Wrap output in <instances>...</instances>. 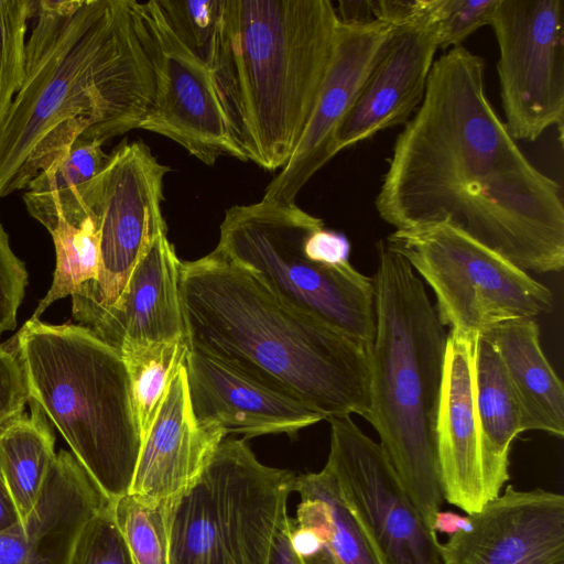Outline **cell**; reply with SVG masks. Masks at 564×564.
Returning <instances> with one entry per match:
<instances>
[{
	"instance_id": "cell-19",
	"label": "cell",
	"mask_w": 564,
	"mask_h": 564,
	"mask_svg": "<svg viewBox=\"0 0 564 564\" xmlns=\"http://www.w3.org/2000/svg\"><path fill=\"white\" fill-rule=\"evenodd\" d=\"M226 436L196 421L184 364L142 440L129 492L158 502L176 496L200 475Z\"/></svg>"
},
{
	"instance_id": "cell-7",
	"label": "cell",
	"mask_w": 564,
	"mask_h": 564,
	"mask_svg": "<svg viewBox=\"0 0 564 564\" xmlns=\"http://www.w3.org/2000/svg\"><path fill=\"white\" fill-rule=\"evenodd\" d=\"M296 475L224 438L200 475L163 501L170 564H269Z\"/></svg>"
},
{
	"instance_id": "cell-27",
	"label": "cell",
	"mask_w": 564,
	"mask_h": 564,
	"mask_svg": "<svg viewBox=\"0 0 564 564\" xmlns=\"http://www.w3.org/2000/svg\"><path fill=\"white\" fill-rule=\"evenodd\" d=\"M185 339L167 343H138L119 351L124 360L141 440L148 433L169 384L184 366L188 352Z\"/></svg>"
},
{
	"instance_id": "cell-31",
	"label": "cell",
	"mask_w": 564,
	"mask_h": 564,
	"mask_svg": "<svg viewBox=\"0 0 564 564\" xmlns=\"http://www.w3.org/2000/svg\"><path fill=\"white\" fill-rule=\"evenodd\" d=\"M499 0H413L411 17L429 23L438 48H453L489 25Z\"/></svg>"
},
{
	"instance_id": "cell-36",
	"label": "cell",
	"mask_w": 564,
	"mask_h": 564,
	"mask_svg": "<svg viewBox=\"0 0 564 564\" xmlns=\"http://www.w3.org/2000/svg\"><path fill=\"white\" fill-rule=\"evenodd\" d=\"M304 251L313 260L328 265L349 264L350 243L338 231L319 226L312 230L304 241Z\"/></svg>"
},
{
	"instance_id": "cell-12",
	"label": "cell",
	"mask_w": 564,
	"mask_h": 564,
	"mask_svg": "<svg viewBox=\"0 0 564 564\" xmlns=\"http://www.w3.org/2000/svg\"><path fill=\"white\" fill-rule=\"evenodd\" d=\"M326 467L382 564H444L436 532L425 523L380 443L350 416L327 420Z\"/></svg>"
},
{
	"instance_id": "cell-9",
	"label": "cell",
	"mask_w": 564,
	"mask_h": 564,
	"mask_svg": "<svg viewBox=\"0 0 564 564\" xmlns=\"http://www.w3.org/2000/svg\"><path fill=\"white\" fill-rule=\"evenodd\" d=\"M386 241L431 286L442 324L465 339L552 306L545 285L449 224L395 229Z\"/></svg>"
},
{
	"instance_id": "cell-3",
	"label": "cell",
	"mask_w": 564,
	"mask_h": 564,
	"mask_svg": "<svg viewBox=\"0 0 564 564\" xmlns=\"http://www.w3.org/2000/svg\"><path fill=\"white\" fill-rule=\"evenodd\" d=\"M181 297L189 348L238 368L324 420L366 416L368 351L281 301L217 248L182 262Z\"/></svg>"
},
{
	"instance_id": "cell-23",
	"label": "cell",
	"mask_w": 564,
	"mask_h": 564,
	"mask_svg": "<svg viewBox=\"0 0 564 564\" xmlns=\"http://www.w3.org/2000/svg\"><path fill=\"white\" fill-rule=\"evenodd\" d=\"M482 480L487 500L500 495L509 479V453L523 432L521 411L494 346L478 336L474 368Z\"/></svg>"
},
{
	"instance_id": "cell-10",
	"label": "cell",
	"mask_w": 564,
	"mask_h": 564,
	"mask_svg": "<svg viewBox=\"0 0 564 564\" xmlns=\"http://www.w3.org/2000/svg\"><path fill=\"white\" fill-rule=\"evenodd\" d=\"M161 164L141 140L122 142L98 176L93 216L99 235L97 278L72 295L73 317L90 328L119 300L145 250L166 232Z\"/></svg>"
},
{
	"instance_id": "cell-6",
	"label": "cell",
	"mask_w": 564,
	"mask_h": 564,
	"mask_svg": "<svg viewBox=\"0 0 564 564\" xmlns=\"http://www.w3.org/2000/svg\"><path fill=\"white\" fill-rule=\"evenodd\" d=\"M14 338L30 399L109 501L127 495L142 440L120 351L82 325L32 318Z\"/></svg>"
},
{
	"instance_id": "cell-1",
	"label": "cell",
	"mask_w": 564,
	"mask_h": 564,
	"mask_svg": "<svg viewBox=\"0 0 564 564\" xmlns=\"http://www.w3.org/2000/svg\"><path fill=\"white\" fill-rule=\"evenodd\" d=\"M375 206L395 229L449 224L525 272L564 265L562 188L518 147L487 98L482 57L462 45L434 61Z\"/></svg>"
},
{
	"instance_id": "cell-14",
	"label": "cell",
	"mask_w": 564,
	"mask_h": 564,
	"mask_svg": "<svg viewBox=\"0 0 564 564\" xmlns=\"http://www.w3.org/2000/svg\"><path fill=\"white\" fill-rule=\"evenodd\" d=\"M393 30L392 24L380 21L362 25L340 22L311 117L291 158L267 186L263 199L294 203L306 183L334 158L332 145L335 134Z\"/></svg>"
},
{
	"instance_id": "cell-28",
	"label": "cell",
	"mask_w": 564,
	"mask_h": 564,
	"mask_svg": "<svg viewBox=\"0 0 564 564\" xmlns=\"http://www.w3.org/2000/svg\"><path fill=\"white\" fill-rule=\"evenodd\" d=\"M50 234L56 251L53 283L32 315L39 319L53 302L75 294L94 281L99 269V235L91 215L79 223L59 221Z\"/></svg>"
},
{
	"instance_id": "cell-18",
	"label": "cell",
	"mask_w": 564,
	"mask_h": 564,
	"mask_svg": "<svg viewBox=\"0 0 564 564\" xmlns=\"http://www.w3.org/2000/svg\"><path fill=\"white\" fill-rule=\"evenodd\" d=\"M476 340L452 333L447 336L436 423L443 498L467 514L478 512L488 501L482 480L475 404Z\"/></svg>"
},
{
	"instance_id": "cell-41",
	"label": "cell",
	"mask_w": 564,
	"mask_h": 564,
	"mask_svg": "<svg viewBox=\"0 0 564 564\" xmlns=\"http://www.w3.org/2000/svg\"><path fill=\"white\" fill-rule=\"evenodd\" d=\"M20 520L0 473V531Z\"/></svg>"
},
{
	"instance_id": "cell-8",
	"label": "cell",
	"mask_w": 564,
	"mask_h": 564,
	"mask_svg": "<svg viewBox=\"0 0 564 564\" xmlns=\"http://www.w3.org/2000/svg\"><path fill=\"white\" fill-rule=\"evenodd\" d=\"M324 223L295 203L261 199L226 210L217 249L275 296L343 333L367 351L376 333L372 278L350 263L328 265L304 251Z\"/></svg>"
},
{
	"instance_id": "cell-17",
	"label": "cell",
	"mask_w": 564,
	"mask_h": 564,
	"mask_svg": "<svg viewBox=\"0 0 564 564\" xmlns=\"http://www.w3.org/2000/svg\"><path fill=\"white\" fill-rule=\"evenodd\" d=\"M437 50L435 32L425 21L411 17L394 26L386 48L335 134L333 156L411 119L423 101Z\"/></svg>"
},
{
	"instance_id": "cell-26",
	"label": "cell",
	"mask_w": 564,
	"mask_h": 564,
	"mask_svg": "<svg viewBox=\"0 0 564 564\" xmlns=\"http://www.w3.org/2000/svg\"><path fill=\"white\" fill-rule=\"evenodd\" d=\"M29 402L31 416L22 414L0 431V473L20 520L33 509L56 455L46 415Z\"/></svg>"
},
{
	"instance_id": "cell-24",
	"label": "cell",
	"mask_w": 564,
	"mask_h": 564,
	"mask_svg": "<svg viewBox=\"0 0 564 564\" xmlns=\"http://www.w3.org/2000/svg\"><path fill=\"white\" fill-rule=\"evenodd\" d=\"M108 160L101 143L76 141L28 184L23 200L29 214L47 230L59 221L79 223L88 217Z\"/></svg>"
},
{
	"instance_id": "cell-40",
	"label": "cell",
	"mask_w": 564,
	"mask_h": 564,
	"mask_svg": "<svg viewBox=\"0 0 564 564\" xmlns=\"http://www.w3.org/2000/svg\"><path fill=\"white\" fill-rule=\"evenodd\" d=\"M471 529V520L469 516H460L453 511H438L432 524L434 532H443L449 535L456 532H468Z\"/></svg>"
},
{
	"instance_id": "cell-13",
	"label": "cell",
	"mask_w": 564,
	"mask_h": 564,
	"mask_svg": "<svg viewBox=\"0 0 564 564\" xmlns=\"http://www.w3.org/2000/svg\"><path fill=\"white\" fill-rule=\"evenodd\" d=\"M151 55L155 87L140 129L164 135L206 165L219 156L241 160L208 66L174 34L158 0L134 1Z\"/></svg>"
},
{
	"instance_id": "cell-25",
	"label": "cell",
	"mask_w": 564,
	"mask_h": 564,
	"mask_svg": "<svg viewBox=\"0 0 564 564\" xmlns=\"http://www.w3.org/2000/svg\"><path fill=\"white\" fill-rule=\"evenodd\" d=\"M294 491L300 495L295 520L315 529L339 564H382L326 466L296 476Z\"/></svg>"
},
{
	"instance_id": "cell-2",
	"label": "cell",
	"mask_w": 564,
	"mask_h": 564,
	"mask_svg": "<svg viewBox=\"0 0 564 564\" xmlns=\"http://www.w3.org/2000/svg\"><path fill=\"white\" fill-rule=\"evenodd\" d=\"M32 19L24 80L0 124V198L76 141L140 129L154 96L134 0H35Z\"/></svg>"
},
{
	"instance_id": "cell-11",
	"label": "cell",
	"mask_w": 564,
	"mask_h": 564,
	"mask_svg": "<svg viewBox=\"0 0 564 564\" xmlns=\"http://www.w3.org/2000/svg\"><path fill=\"white\" fill-rule=\"evenodd\" d=\"M506 127L514 140H536L564 122V1L499 0L489 24Z\"/></svg>"
},
{
	"instance_id": "cell-15",
	"label": "cell",
	"mask_w": 564,
	"mask_h": 564,
	"mask_svg": "<svg viewBox=\"0 0 564 564\" xmlns=\"http://www.w3.org/2000/svg\"><path fill=\"white\" fill-rule=\"evenodd\" d=\"M468 516L470 531L440 544L444 564H564L563 495L508 487Z\"/></svg>"
},
{
	"instance_id": "cell-22",
	"label": "cell",
	"mask_w": 564,
	"mask_h": 564,
	"mask_svg": "<svg viewBox=\"0 0 564 564\" xmlns=\"http://www.w3.org/2000/svg\"><path fill=\"white\" fill-rule=\"evenodd\" d=\"M533 318L497 324L480 336L496 349L518 401L522 430L564 435V389L540 345Z\"/></svg>"
},
{
	"instance_id": "cell-34",
	"label": "cell",
	"mask_w": 564,
	"mask_h": 564,
	"mask_svg": "<svg viewBox=\"0 0 564 564\" xmlns=\"http://www.w3.org/2000/svg\"><path fill=\"white\" fill-rule=\"evenodd\" d=\"M28 283L23 262L13 253L0 221V336L17 324V313Z\"/></svg>"
},
{
	"instance_id": "cell-5",
	"label": "cell",
	"mask_w": 564,
	"mask_h": 564,
	"mask_svg": "<svg viewBox=\"0 0 564 564\" xmlns=\"http://www.w3.org/2000/svg\"><path fill=\"white\" fill-rule=\"evenodd\" d=\"M376 333L368 349L365 419L432 529L443 503L436 423L447 336L423 281L386 240L377 242Z\"/></svg>"
},
{
	"instance_id": "cell-16",
	"label": "cell",
	"mask_w": 564,
	"mask_h": 564,
	"mask_svg": "<svg viewBox=\"0 0 564 564\" xmlns=\"http://www.w3.org/2000/svg\"><path fill=\"white\" fill-rule=\"evenodd\" d=\"M185 369L196 421L246 437L299 431L324 417L238 368L189 348Z\"/></svg>"
},
{
	"instance_id": "cell-37",
	"label": "cell",
	"mask_w": 564,
	"mask_h": 564,
	"mask_svg": "<svg viewBox=\"0 0 564 564\" xmlns=\"http://www.w3.org/2000/svg\"><path fill=\"white\" fill-rule=\"evenodd\" d=\"M30 553L29 536L20 520L0 531V564H28Z\"/></svg>"
},
{
	"instance_id": "cell-29",
	"label": "cell",
	"mask_w": 564,
	"mask_h": 564,
	"mask_svg": "<svg viewBox=\"0 0 564 564\" xmlns=\"http://www.w3.org/2000/svg\"><path fill=\"white\" fill-rule=\"evenodd\" d=\"M111 506L134 564H170L163 501L128 492L111 501Z\"/></svg>"
},
{
	"instance_id": "cell-4",
	"label": "cell",
	"mask_w": 564,
	"mask_h": 564,
	"mask_svg": "<svg viewBox=\"0 0 564 564\" xmlns=\"http://www.w3.org/2000/svg\"><path fill=\"white\" fill-rule=\"evenodd\" d=\"M340 21L329 0H221L206 65L242 161L282 169L314 109Z\"/></svg>"
},
{
	"instance_id": "cell-30",
	"label": "cell",
	"mask_w": 564,
	"mask_h": 564,
	"mask_svg": "<svg viewBox=\"0 0 564 564\" xmlns=\"http://www.w3.org/2000/svg\"><path fill=\"white\" fill-rule=\"evenodd\" d=\"M35 0H0V124L25 76L26 30Z\"/></svg>"
},
{
	"instance_id": "cell-21",
	"label": "cell",
	"mask_w": 564,
	"mask_h": 564,
	"mask_svg": "<svg viewBox=\"0 0 564 564\" xmlns=\"http://www.w3.org/2000/svg\"><path fill=\"white\" fill-rule=\"evenodd\" d=\"M109 502L77 458L59 451L33 509L20 520L31 544L28 564H67L85 524Z\"/></svg>"
},
{
	"instance_id": "cell-38",
	"label": "cell",
	"mask_w": 564,
	"mask_h": 564,
	"mask_svg": "<svg viewBox=\"0 0 564 564\" xmlns=\"http://www.w3.org/2000/svg\"><path fill=\"white\" fill-rule=\"evenodd\" d=\"M338 19L344 24H369L377 21L375 0L339 1Z\"/></svg>"
},
{
	"instance_id": "cell-35",
	"label": "cell",
	"mask_w": 564,
	"mask_h": 564,
	"mask_svg": "<svg viewBox=\"0 0 564 564\" xmlns=\"http://www.w3.org/2000/svg\"><path fill=\"white\" fill-rule=\"evenodd\" d=\"M29 400L26 377L17 351L0 344V431L23 414Z\"/></svg>"
},
{
	"instance_id": "cell-20",
	"label": "cell",
	"mask_w": 564,
	"mask_h": 564,
	"mask_svg": "<svg viewBox=\"0 0 564 564\" xmlns=\"http://www.w3.org/2000/svg\"><path fill=\"white\" fill-rule=\"evenodd\" d=\"M181 265L166 232L159 235L134 265L117 303L89 329L118 350L138 343L186 340Z\"/></svg>"
},
{
	"instance_id": "cell-39",
	"label": "cell",
	"mask_w": 564,
	"mask_h": 564,
	"mask_svg": "<svg viewBox=\"0 0 564 564\" xmlns=\"http://www.w3.org/2000/svg\"><path fill=\"white\" fill-rule=\"evenodd\" d=\"M289 518L282 523L274 536L269 564H301L291 544Z\"/></svg>"
},
{
	"instance_id": "cell-32",
	"label": "cell",
	"mask_w": 564,
	"mask_h": 564,
	"mask_svg": "<svg viewBox=\"0 0 564 564\" xmlns=\"http://www.w3.org/2000/svg\"><path fill=\"white\" fill-rule=\"evenodd\" d=\"M221 0H158L177 39L205 64L216 32Z\"/></svg>"
},
{
	"instance_id": "cell-33",
	"label": "cell",
	"mask_w": 564,
	"mask_h": 564,
	"mask_svg": "<svg viewBox=\"0 0 564 564\" xmlns=\"http://www.w3.org/2000/svg\"><path fill=\"white\" fill-rule=\"evenodd\" d=\"M67 564H134L115 520L111 501L85 524Z\"/></svg>"
}]
</instances>
